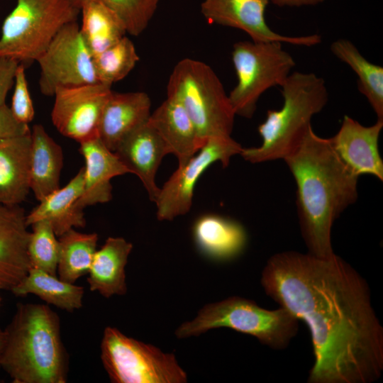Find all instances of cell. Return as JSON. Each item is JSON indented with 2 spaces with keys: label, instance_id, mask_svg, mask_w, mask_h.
Segmentation results:
<instances>
[{
  "label": "cell",
  "instance_id": "12",
  "mask_svg": "<svg viewBox=\"0 0 383 383\" xmlns=\"http://www.w3.org/2000/svg\"><path fill=\"white\" fill-rule=\"evenodd\" d=\"M111 91V87L101 83L58 89L53 95V125L62 135L79 143L98 138L101 114Z\"/></svg>",
  "mask_w": 383,
  "mask_h": 383
},
{
  "label": "cell",
  "instance_id": "36",
  "mask_svg": "<svg viewBox=\"0 0 383 383\" xmlns=\"http://www.w3.org/2000/svg\"><path fill=\"white\" fill-rule=\"evenodd\" d=\"M5 341H6V335H5L4 329H2L1 328H0V369H1V360L3 352H4Z\"/></svg>",
  "mask_w": 383,
  "mask_h": 383
},
{
  "label": "cell",
  "instance_id": "5",
  "mask_svg": "<svg viewBox=\"0 0 383 383\" xmlns=\"http://www.w3.org/2000/svg\"><path fill=\"white\" fill-rule=\"evenodd\" d=\"M167 96L178 101L194 123L203 143L231 136L235 113L219 78L206 63L189 58L174 67Z\"/></svg>",
  "mask_w": 383,
  "mask_h": 383
},
{
  "label": "cell",
  "instance_id": "2",
  "mask_svg": "<svg viewBox=\"0 0 383 383\" xmlns=\"http://www.w3.org/2000/svg\"><path fill=\"white\" fill-rule=\"evenodd\" d=\"M284 160L296 183V204L308 252L318 257H331L335 254L332 226L357 201L359 177L340 158L330 138L316 134L312 126Z\"/></svg>",
  "mask_w": 383,
  "mask_h": 383
},
{
  "label": "cell",
  "instance_id": "9",
  "mask_svg": "<svg viewBox=\"0 0 383 383\" xmlns=\"http://www.w3.org/2000/svg\"><path fill=\"white\" fill-rule=\"evenodd\" d=\"M101 359L112 382L183 383L187 377L172 353L106 327L101 342Z\"/></svg>",
  "mask_w": 383,
  "mask_h": 383
},
{
  "label": "cell",
  "instance_id": "23",
  "mask_svg": "<svg viewBox=\"0 0 383 383\" xmlns=\"http://www.w3.org/2000/svg\"><path fill=\"white\" fill-rule=\"evenodd\" d=\"M30 136V189L40 201L60 188L63 153L42 125H34Z\"/></svg>",
  "mask_w": 383,
  "mask_h": 383
},
{
  "label": "cell",
  "instance_id": "8",
  "mask_svg": "<svg viewBox=\"0 0 383 383\" xmlns=\"http://www.w3.org/2000/svg\"><path fill=\"white\" fill-rule=\"evenodd\" d=\"M231 57L237 84L228 97L235 115L246 118L253 116L261 95L281 87L296 65L280 42L239 41Z\"/></svg>",
  "mask_w": 383,
  "mask_h": 383
},
{
  "label": "cell",
  "instance_id": "17",
  "mask_svg": "<svg viewBox=\"0 0 383 383\" xmlns=\"http://www.w3.org/2000/svg\"><path fill=\"white\" fill-rule=\"evenodd\" d=\"M79 144L85 166L83 191L77 206L83 211L87 206L109 202L112 199L111 179L130 172L99 138Z\"/></svg>",
  "mask_w": 383,
  "mask_h": 383
},
{
  "label": "cell",
  "instance_id": "14",
  "mask_svg": "<svg viewBox=\"0 0 383 383\" xmlns=\"http://www.w3.org/2000/svg\"><path fill=\"white\" fill-rule=\"evenodd\" d=\"M383 121L370 126L345 116L336 134L330 138L335 151L357 176L370 174L383 180V160L379 151V138Z\"/></svg>",
  "mask_w": 383,
  "mask_h": 383
},
{
  "label": "cell",
  "instance_id": "18",
  "mask_svg": "<svg viewBox=\"0 0 383 383\" xmlns=\"http://www.w3.org/2000/svg\"><path fill=\"white\" fill-rule=\"evenodd\" d=\"M150 107V99L145 92L112 91L101 114L98 138L113 152L126 135L148 121Z\"/></svg>",
  "mask_w": 383,
  "mask_h": 383
},
{
  "label": "cell",
  "instance_id": "31",
  "mask_svg": "<svg viewBox=\"0 0 383 383\" xmlns=\"http://www.w3.org/2000/svg\"><path fill=\"white\" fill-rule=\"evenodd\" d=\"M83 0H71L78 7ZM113 11L123 23L127 33L138 36L148 27L160 0H96Z\"/></svg>",
  "mask_w": 383,
  "mask_h": 383
},
{
  "label": "cell",
  "instance_id": "4",
  "mask_svg": "<svg viewBox=\"0 0 383 383\" xmlns=\"http://www.w3.org/2000/svg\"><path fill=\"white\" fill-rule=\"evenodd\" d=\"M280 87L282 107L268 110L257 128L262 140L261 145L243 148L240 153L250 163L284 160L299 145L311 126L313 116L328 101L325 80L313 72H292Z\"/></svg>",
  "mask_w": 383,
  "mask_h": 383
},
{
  "label": "cell",
  "instance_id": "7",
  "mask_svg": "<svg viewBox=\"0 0 383 383\" xmlns=\"http://www.w3.org/2000/svg\"><path fill=\"white\" fill-rule=\"evenodd\" d=\"M80 9L71 0H16L0 35V57L26 67L47 48L66 24L77 21Z\"/></svg>",
  "mask_w": 383,
  "mask_h": 383
},
{
  "label": "cell",
  "instance_id": "25",
  "mask_svg": "<svg viewBox=\"0 0 383 383\" xmlns=\"http://www.w3.org/2000/svg\"><path fill=\"white\" fill-rule=\"evenodd\" d=\"M77 6L82 14L80 32L93 57L126 36L121 19L101 2L83 0Z\"/></svg>",
  "mask_w": 383,
  "mask_h": 383
},
{
  "label": "cell",
  "instance_id": "29",
  "mask_svg": "<svg viewBox=\"0 0 383 383\" xmlns=\"http://www.w3.org/2000/svg\"><path fill=\"white\" fill-rule=\"evenodd\" d=\"M139 61L132 40L124 36L118 42L94 56L98 82L111 87L124 79Z\"/></svg>",
  "mask_w": 383,
  "mask_h": 383
},
{
  "label": "cell",
  "instance_id": "24",
  "mask_svg": "<svg viewBox=\"0 0 383 383\" xmlns=\"http://www.w3.org/2000/svg\"><path fill=\"white\" fill-rule=\"evenodd\" d=\"M195 241L207 256L219 260L238 256L246 244V233L238 222L218 215L200 217L193 228Z\"/></svg>",
  "mask_w": 383,
  "mask_h": 383
},
{
  "label": "cell",
  "instance_id": "35",
  "mask_svg": "<svg viewBox=\"0 0 383 383\" xmlns=\"http://www.w3.org/2000/svg\"><path fill=\"white\" fill-rule=\"evenodd\" d=\"M325 0H269L273 4L282 7H300L304 6H315L321 4Z\"/></svg>",
  "mask_w": 383,
  "mask_h": 383
},
{
  "label": "cell",
  "instance_id": "1",
  "mask_svg": "<svg viewBox=\"0 0 383 383\" xmlns=\"http://www.w3.org/2000/svg\"><path fill=\"white\" fill-rule=\"evenodd\" d=\"M267 296L309 329L314 363L309 383H371L383 370V328L365 279L334 254L285 251L261 274Z\"/></svg>",
  "mask_w": 383,
  "mask_h": 383
},
{
  "label": "cell",
  "instance_id": "19",
  "mask_svg": "<svg viewBox=\"0 0 383 383\" xmlns=\"http://www.w3.org/2000/svg\"><path fill=\"white\" fill-rule=\"evenodd\" d=\"M148 123L164 140L169 154L184 165L203 146L189 114L176 99L167 96L152 113Z\"/></svg>",
  "mask_w": 383,
  "mask_h": 383
},
{
  "label": "cell",
  "instance_id": "27",
  "mask_svg": "<svg viewBox=\"0 0 383 383\" xmlns=\"http://www.w3.org/2000/svg\"><path fill=\"white\" fill-rule=\"evenodd\" d=\"M330 50L357 77V89L366 97L377 120L383 121V67L367 60L355 44L345 38L333 42Z\"/></svg>",
  "mask_w": 383,
  "mask_h": 383
},
{
  "label": "cell",
  "instance_id": "20",
  "mask_svg": "<svg viewBox=\"0 0 383 383\" xmlns=\"http://www.w3.org/2000/svg\"><path fill=\"white\" fill-rule=\"evenodd\" d=\"M30 133L0 140L1 204L19 205L30 189Z\"/></svg>",
  "mask_w": 383,
  "mask_h": 383
},
{
  "label": "cell",
  "instance_id": "30",
  "mask_svg": "<svg viewBox=\"0 0 383 383\" xmlns=\"http://www.w3.org/2000/svg\"><path fill=\"white\" fill-rule=\"evenodd\" d=\"M31 226L27 246L30 267L57 275L59 240L51 223L41 220Z\"/></svg>",
  "mask_w": 383,
  "mask_h": 383
},
{
  "label": "cell",
  "instance_id": "13",
  "mask_svg": "<svg viewBox=\"0 0 383 383\" xmlns=\"http://www.w3.org/2000/svg\"><path fill=\"white\" fill-rule=\"evenodd\" d=\"M269 0H204L201 12L209 23L239 29L254 42H280L313 47L321 43V35L287 36L272 30L265 13Z\"/></svg>",
  "mask_w": 383,
  "mask_h": 383
},
{
  "label": "cell",
  "instance_id": "33",
  "mask_svg": "<svg viewBox=\"0 0 383 383\" xmlns=\"http://www.w3.org/2000/svg\"><path fill=\"white\" fill-rule=\"evenodd\" d=\"M28 124L19 122L6 104L0 106V140L30 133Z\"/></svg>",
  "mask_w": 383,
  "mask_h": 383
},
{
  "label": "cell",
  "instance_id": "28",
  "mask_svg": "<svg viewBox=\"0 0 383 383\" xmlns=\"http://www.w3.org/2000/svg\"><path fill=\"white\" fill-rule=\"evenodd\" d=\"M57 272L63 281L74 284L88 273L96 251L98 235L84 233L71 228L59 237Z\"/></svg>",
  "mask_w": 383,
  "mask_h": 383
},
{
  "label": "cell",
  "instance_id": "32",
  "mask_svg": "<svg viewBox=\"0 0 383 383\" xmlns=\"http://www.w3.org/2000/svg\"><path fill=\"white\" fill-rule=\"evenodd\" d=\"M25 70L26 67L19 64L15 77L10 109L19 122L28 124L33 120L35 110L28 90Z\"/></svg>",
  "mask_w": 383,
  "mask_h": 383
},
{
  "label": "cell",
  "instance_id": "26",
  "mask_svg": "<svg viewBox=\"0 0 383 383\" xmlns=\"http://www.w3.org/2000/svg\"><path fill=\"white\" fill-rule=\"evenodd\" d=\"M11 292L16 296L34 294L48 304L72 312L82 306L84 290L82 287L63 281L56 275L30 267Z\"/></svg>",
  "mask_w": 383,
  "mask_h": 383
},
{
  "label": "cell",
  "instance_id": "22",
  "mask_svg": "<svg viewBox=\"0 0 383 383\" xmlns=\"http://www.w3.org/2000/svg\"><path fill=\"white\" fill-rule=\"evenodd\" d=\"M133 245L120 237H109L96 250L89 270L87 282L91 292L109 298L127 292L125 267Z\"/></svg>",
  "mask_w": 383,
  "mask_h": 383
},
{
  "label": "cell",
  "instance_id": "34",
  "mask_svg": "<svg viewBox=\"0 0 383 383\" xmlns=\"http://www.w3.org/2000/svg\"><path fill=\"white\" fill-rule=\"evenodd\" d=\"M19 64L15 60L0 57V106L6 104V96L13 87Z\"/></svg>",
  "mask_w": 383,
  "mask_h": 383
},
{
  "label": "cell",
  "instance_id": "3",
  "mask_svg": "<svg viewBox=\"0 0 383 383\" xmlns=\"http://www.w3.org/2000/svg\"><path fill=\"white\" fill-rule=\"evenodd\" d=\"M1 367L14 383H66L68 355L58 315L48 305L18 304L4 328Z\"/></svg>",
  "mask_w": 383,
  "mask_h": 383
},
{
  "label": "cell",
  "instance_id": "11",
  "mask_svg": "<svg viewBox=\"0 0 383 383\" xmlns=\"http://www.w3.org/2000/svg\"><path fill=\"white\" fill-rule=\"evenodd\" d=\"M243 147L231 136L209 138L200 150L182 167H178L160 188L155 201L160 221H171L187 213L192 205L194 187L201 174L211 165H228L231 158Z\"/></svg>",
  "mask_w": 383,
  "mask_h": 383
},
{
  "label": "cell",
  "instance_id": "15",
  "mask_svg": "<svg viewBox=\"0 0 383 383\" xmlns=\"http://www.w3.org/2000/svg\"><path fill=\"white\" fill-rule=\"evenodd\" d=\"M28 227L22 207L0 204V290L11 292L31 267Z\"/></svg>",
  "mask_w": 383,
  "mask_h": 383
},
{
  "label": "cell",
  "instance_id": "10",
  "mask_svg": "<svg viewBox=\"0 0 383 383\" xmlns=\"http://www.w3.org/2000/svg\"><path fill=\"white\" fill-rule=\"evenodd\" d=\"M36 62L40 92L53 96L58 89L99 83L94 57L77 21L64 26Z\"/></svg>",
  "mask_w": 383,
  "mask_h": 383
},
{
  "label": "cell",
  "instance_id": "16",
  "mask_svg": "<svg viewBox=\"0 0 383 383\" xmlns=\"http://www.w3.org/2000/svg\"><path fill=\"white\" fill-rule=\"evenodd\" d=\"M113 152L130 173L138 177L155 202L160 192L155 175L162 160L169 154L157 131L148 121L126 135Z\"/></svg>",
  "mask_w": 383,
  "mask_h": 383
},
{
  "label": "cell",
  "instance_id": "21",
  "mask_svg": "<svg viewBox=\"0 0 383 383\" xmlns=\"http://www.w3.org/2000/svg\"><path fill=\"white\" fill-rule=\"evenodd\" d=\"M84 185V167L62 188H59L40 201L28 215L27 225L48 221L57 237L74 228H84L86 220L82 210L77 206Z\"/></svg>",
  "mask_w": 383,
  "mask_h": 383
},
{
  "label": "cell",
  "instance_id": "6",
  "mask_svg": "<svg viewBox=\"0 0 383 383\" xmlns=\"http://www.w3.org/2000/svg\"><path fill=\"white\" fill-rule=\"evenodd\" d=\"M223 327L252 335L272 349L282 350L296 335L299 320L282 307L268 310L252 300L231 296L204 306L193 321L182 323L175 334L184 338Z\"/></svg>",
  "mask_w": 383,
  "mask_h": 383
},
{
  "label": "cell",
  "instance_id": "37",
  "mask_svg": "<svg viewBox=\"0 0 383 383\" xmlns=\"http://www.w3.org/2000/svg\"><path fill=\"white\" fill-rule=\"evenodd\" d=\"M0 301H1V298H0Z\"/></svg>",
  "mask_w": 383,
  "mask_h": 383
}]
</instances>
